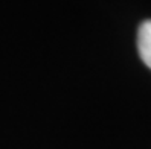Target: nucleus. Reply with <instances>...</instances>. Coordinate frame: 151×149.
Here are the masks:
<instances>
[{
	"label": "nucleus",
	"instance_id": "nucleus-1",
	"mask_svg": "<svg viewBox=\"0 0 151 149\" xmlns=\"http://www.w3.org/2000/svg\"><path fill=\"white\" fill-rule=\"evenodd\" d=\"M137 50L144 64L151 68V20H145L137 31Z\"/></svg>",
	"mask_w": 151,
	"mask_h": 149
}]
</instances>
